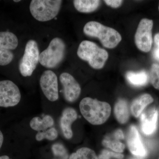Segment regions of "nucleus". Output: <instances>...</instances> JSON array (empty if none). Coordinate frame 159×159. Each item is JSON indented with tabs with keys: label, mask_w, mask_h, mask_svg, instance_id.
<instances>
[{
	"label": "nucleus",
	"mask_w": 159,
	"mask_h": 159,
	"mask_svg": "<svg viewBox=\"0 0 159 159\" xmlns=\"http://www.w3.org/2000/svg\"><path fill=\"white\" fill-rule=\"evenodd\" d=\"M82 116L93 125H101L110 116L111 107L107 102L98 101L90 97L84 98L80 103Z\"/></svg>",
	"instance_id": "obj_1"
},
{
	"label": "nucleus",
	"mask_w": 159,
	"mask_h": 159,
	"mask_svg": "<svg viewBox=\"0 0 159 159\" xmlns=\"http://www.w3.org/2000/svg\"><path fill=\"white\" fill-rule=\"evenodd\" d=\"M83 31L88 36L99 39L102 45L107 48H114L122 40L121 34L116 30L96 21L87 23Z\"/></svg>",
	"instance_id": "obj_2"
},
{
	"label": "nucleus",
	"mask_w": 159,
	"mask_h": 159,
	"mask_svg": "<svg viewBox=\"0 0 159 159\" xmlns=\"http://www.w3.org/2000/svg\"><path fill=\"white\" fill-rule=\"evenodd\" d=\"M77 54L80 59L88 61L89 65L95 69L102 68L108 57L107 51L100 48L95 43L87 40L80 43Z\"/></svg>",
	"instance_id": "obj_3"
},
{
	"label": "nucleus",
	"mask_w": 159,
	"mask_h": 159,
	"mask_svg": "<svg viewBox=\"0 0 159 159\" xmlns=\"http://www.w3.org/2000/svg\"><path fill=\"white\" fill-rule=\"evenodd\" d=\"M62 2L60 0H32L30 5V12L37 20L48 21L58 14Z\"/></svg>",
	"instance_id": "obj_4"
},
{
	"label": "nucleus",
	"mask_w": 159,
	"mask_h": 159,
	"mask_svg": "<svg viewBox=\"0 0 159 159\" xmlns=\"http://www.w3.org/2000/svg\"><path fill=\"white\" fill-rule=\"evenodd\" d=\"M66 52L63 41L56 37L51 41L48 47L40 54L39 62L47 68H54L62 61Z\"/></svg>",
	"instance_id": "obj_5"
},
{
	"label": "nucleus",
	"mask_w": 159,
	"mask_h": 159,
	"mask_svg": "<svg viewBox=\"0 0 159 159\" xmlns=\"http://www.w3.org/2000/svg\"><path fill=\"white\" fill-rule=\"evenodd\" d=\"M39 51L36 42L30 40L27 42L25 53L19 63L20 73L25 77H30L39 61Z\"/></svg>",
	"instance_id": "obj_6"
},
{
	"label": "nucleus",
	"mask_w": 159,
	"mask_h": 159,
	"mask_svg": "<svg viewBox=\"0 0 159 159\" xmlns=\"http://www.w3.org/2000/svg\"><path fill=\"white\" fill-rule=\"evenodd\" d=\"M153 21L143 19L139 23L135 35V42L137 48L144 52L151 49L152 43V31Z\"/></svg>",
	"instance_id": "obj_7"
},
{
	"label": "nucleus",
	"mask_w": 159,
	"mask_h": 159,
	"mask_svg": "<svg viewBox=\"0 0 159 159\" xmlns=\"http://www.w3.org/2000/svg\"><path fill=\"white\" fill-rule=\"evenodd\" d=\"M20 99L19 89L14 83L9 80L0 81V107L15 106Z\"/></svg>",
	"instance_id": "obj_8"
},
{
	"label": "nucleus",
	"mask_w": 159,
	"mask_h": 159,
	"mask_svg": "<svg viewBox=\"0 0 159 159\" xmlns=\"http://www.w3.org/2000/svg\"><path fill=\"white\" fill-rule=\"evenodd\" d=\"M40 86L49 100L54 102L58 99V80L57 75L53 71L47 70L43 73L40 79Z\"/></svg>",
	"instance_id": "obj_9"
},
{
	"label": "nucleus",
	"mask_w": 159,
	"mask_h": 159,
	"mask_svg": "<svg viewBox=\"0 0 159 159\" xmlns=\"http://www.w3.org/2000/svg\"><path fill=\"white\" fill-rule=\"evenodd\" d=\"M60 80L63 88L65 99L68 102H75L79 98L81 88L77 80L72 75L67 73L61 74Z\"/></svg>",
	"instance_id": "obj_10"
},
{
	"label": "nucleus",
	"mask_w": 159,
	"mask_h": 159,
	"mask_svg": "<svg viewBox=\"0 0 159 159\" xmlns=\"http://www.w3.org/2000/svg\"><path fill=\"white\" fill-rule=\"evenodd\" d=\"M127 145L133 154L140 157L147 156V151L142 143L139 131L135 126H130L127 137Z\"/></svg>",
	"instance_id": "obj_11"
},
{
	"label": "nucleus",
	"mask_w": 159,
	"mask_h": 159,
	"mask_svg": "<svg viewBox=\"0 0 159 159\" xmlns=\"http://www.w3.org/2000/svg\"><path fill=\"white\" fill-rule=\"evenodd\" d=\"M158 113L155 108L146 111L141 116V128L143 133L147 135L152 134L156 130Z\"/></svg>",
	"instance_id": "obj_12"
},
{
	"label": "nucleus",
	"mask_w": 159,
	"mask_h": 159,
	"mask_svg": "<svg viewBox=\"0 0 159 159\" xmlns=\"http://www.w3.org/2000/svg\"><path fill=\"white\" fill-rule=\"evenodd\" d=\"M76 111L72 108H66L63 111L60 119V125L63 134L66 139H70L73 136L71 125L77 119Z\"/></svg>",
	"instance_id": "obj_13"
},
{
	"label": "nucleus",
	"mask_w": 159,
	"mask_h": 159,
	"mask_svg": "<svg viewBox=\"0 0 159 159\" xmlns=\"http://www.w3.org/2000/svg\"><path fill=\"white\" fill-rule=\"evenodd\" d=\"M153 99L150 95L148 94H143L134 100L131 106V113L134 116L139 117L144 109L152 102Z\"/></svg>",
	"instance_id": "obj_14"
},
{
	"label": "nucleus",
	"mask_w": 159,
	"mask_h": 159,
	"mask_svg": "<svg viewBox=\"0 0 159 159\" xmlns=\"http://www.w3.org/2000/svg\"><path fill=\"white\" fill-rule=\"evenodd\" d=\"M18 45L16 35L9 31L0 32V48L8 50H15Z\"/></svg>",
	"instance_id": "obj_15"
},
{
	"label": "nucleus",
	"mask_w": 159,
	"mask_h": 159,
	"mask_svg": "<svg viewBox=\"0 0 159 159\" xmlns=\"http://www.w3.org/2000/svg\"><path fill=\"white\" fill-rule=\"evenodd\" d=\"M54 124V119L48 115L45 116L42 119L38 117H34L30 122L31 128L38 132L45 131L53 126Z\"/></svg>",
	"instance_id": "obj_16"
},
{
	"label": "nucleus",
	"mask_w": 159,
	"mask_h": 159,
	"mask_svg": "<svg viewBox=\"0 0 159 159\" xmlns=\"http://www.w3.org/2000/svg\"><path fill=\"white\" fill-rule=\"evenodd\" d=\"M100 1L98 0H75L74 7L77 11L83 13H89L99 7Z\"/></svg>",
	"instance_id": "obj_17"
},
{
	"label": "nucleus",
	"mask_w": 159,
	"mask_h": 159,
	"mask_svg": "<svg viewBox=\"0 0 159 159\" xmlns=\"http://www.w3.org/2000/svg\"><path fill=\"white\" fill-rule=\"evenodd\" d=\"M115 114L118 122L122 124L126 123L129 118L128 105L123 99H120L115 105Z\"/></svg>",
	"instance_id": "obj_18"
},
{
	"label": "nucleus",
	"mask_w": 159,
	"mask_h": 159,
	"mask_svg": "<svg viewBox=\"0 0 159 159\" xmlns=\"http://www.w3.org/2000/svg\"><path fill=\"white\" fill-rule=\"evenodd\" d=\"M126 79L132 85L136 86L145 85L148 81V74L144 71L139 72H128L126 74Z\"/></svg>",
	"instance_id": "obj_19"
},
{
	"label": "nucleus",
	"mask_w": 159,
	"mask_h": 159,
	"mask_svg": "<svg viewBox=\"0 0 159 159\" xmlns=\"http://www.w3.org/2000/svg\"><path fill=\"white\" fill-rule=\"evenodd\" d=\"M69 159H98L93 150L84 147L72 153Z\"/></svg>",
	"instance_id": "obj_20"
},
{
	"label": "nucleus",
	"mask_w": 159,
	"mask_h": 159,
	"mask_svg": "<svg viewBox=\"0 0 159 159\" xmlns=\"http://www.w3.org/2000/svg\"><path fill=\"white\" fill-rule=\"evenodd\" d=\"M57 136L58 133L56 129L54 128H51L44 131L39 132L35 136V139L38 141H42L44 139L53 141L57 139Z\"/></svg>",
	"instance_id": "obj_21"
},
{
	"label": "nucleus",
	"mask_w": 159,
	"mask_h": 159,
	"mask_svg": "<svg viewBox=\"0 0 159 159\" xmlns=\"http://www.w3.org/2000/svg\"><path fill=\"white\" fill-rule=\"evenodd\" d=\"M149 79L154 87L159 90V66L158 65L153 64L151 66Z\"/></svg>",
	"instance_id": "obj_22"
},
{
	"label": "nucleus",
	"mask_w": 159,
	"mask_h": 159,
	"mask_svg": "<svg viewBox=\"0 0 159 159\" xmlns=\"http://www.w3.org/2000/svg\"><path fill=\"white\" fill-rule=\"evenodd\" d=\"M102 144L104 146L111 148L117 153L123 152L125 148V145L124 144L117 140L111 141L108 139H105L102 142Z\"/></svg>",
	"instance_id": "obj_23"
},
{
	"label": "nucleus",
	"mask_w": 159,
	"mask_h": 159,
	"mask_svg": "<svg viewBox=\"0 0 159 159\" xmlns=\"http://www.w3.org/2000/svg\"><path fill=\"white\" fill-rule=\"evenodd\" d=\"M14 58V54L10 50L0 48V66L8 65Z\"/></svg>",
	"instance_id": "obj_24"
},
{
	"label": "nucleus",
	"mask_w": 159,
	"mask_h": 159,
	"mask_svg": "<svg viewBox=\"0 0 159 159\" xmlns=\"http://www.w3.org/2000/svg\"><path fill=\"white\" fill-rule=\"evenodd\" d=\"M52 152L55 156L62 157L67 158L68 154L66 149L62 144L56 143L52 147Z\"/></svg>",
	"instance_id": "obj_25"
},
{
	"label": "nucleus",
	"mask_w": 159,
	"mask_h": 159,
	"mask_svg": "<svg viewBox=\"0 0 159 159\" xmlns=\"http://www.w3.org/2000/svg\"><path fill=\"white\" fill-rule=\"evenodd\" d=\"M101 153L108 157L109 158H110L111 157H115L118 159H122L123 158V155L122 154L117 153V152L116 153V152L109 151L108 150H103Z\"/></svg>",
	"instance_id": "obj_26"
},
{
	"label": "nucleus",
	"mask_w": 159,
	"mask_h": 159,
	"mask_svg": "<svg viewBox=\"0 0 159 159\" xmlns=\"http://www.w3.org/2000/svg\"><path fill=\"white\" fill-rule=\"evenodd\" d=\"M104 2L107 6H111L114 8H117L122 5V1L120 0H106Z\"/></svg>",
	"instance_id": "obj_27"
},
{
	"label": "nucleus",
	"mask_w": 159,
	"mask_h": 159,
	"mask_svg": "<svg viewBox=\"0 0 159 159\" xmlns=\"http://www.w3.org/2000/svg\"><path fill=\"white\" fill-rule=\"evenodd\" d=\"M114 136L117 140L123 139L124 138V134H123V132L121 129H118V130L116 131V132L114 134Z\"/></svg>",
	"instance_id": "obj_28"
},
{
	"label": "nucleus",
	"mask_w": 159,
	"mask_h": 159,
	"mask_svg": "<svg viewBox=\"0 0 159 159\" xmlns=\"http://www.w3.org/2000/svg\"><path fill=\"white\" fill-rule=\"evenodd\" d=\"M153 56L156 59L159 61V48H157L153 52Z\"/></svg>",
	"instance_id": "obj_29"
},
{
	"label": "nucleus",
	"mask_w": 159,
	"mask_h": 159,
	"mask_svg": "<svg viewBox=\"0 0 159 159\" xmlns=\"http://www.w3.org/2000/svg\"><path fill=\"white\" fill-rule=\"evenodd\" d=\"M154 42L157 48H159V33H157L154 37Z\"/></svg>",
	"instance_id": "obj_30"
},
{
	"label": "nucleus",
	"mask_w": 159,
	"mask_h": 159,
	"mask_svg": "<svg viewBox=\"0 0 159 159\" xmlns=\"http://www.w3.org/2000/svg\"><path fill=\"white\" fill-rule=\"evenodd\" d=\"M3 141H4V136L2 132L0 130V149L3 145Z\"/></svg>",
	"instance_id": "obj_31"
},
{
	"label": "nucleus",
	"mask_w": 159,
	"mask_h": 159,
	"mask_svg": "<svg viewBox=\"0 0 159 159\" xmlns=\"http://www.w3.org/2000/svg\"><path fill=\"white\" fill-rule=\"evenodd\" d=\"M110 158L102 154L101 153L100 155L99 156V159H109Z\"/></svg>",
	"instance_id": "obj_32"
},
{
	"label": "nucleus",
	"mask_w": 159,
	"mask_h": 159,
	"mask_svg": "<svg viewBox=\"0 0 159 159\" xmlns=\"http://www.w3.org/2000/svg\"><path fill=\"white\" fill-rule=\"evenodd\" d=\"M0 159H10L9 157L8 156L4 155L0 157Z\"/></svg>",
	"instance_id": "obj_33"
},
{
	"label": "nucleus",
	"mask_w": 159,
	"mask_h": 159,
	"mask_svg": "<svg viewBox=\"0 0 159 159\" xmlns=\"http://www.w3.org/2000/svg\"><path fill=\"white\" fill-rule=\"evenodd\" d=\"M14 2H20V0H19V1H15V0H14Z\"/></svg>",
	"instance_id": "obj_34"
},
{
	"label": "nucleus",
	"mask_w": 159,
	"mask_h": 159,
	"mask_svg": "<svg viewBox=\"0 0 159 159\" xmlns=\"http://www.w3.org/2000/svg\"><path fill=\"white\" fill-rule=\"evenodd\" d=\"M139 159L136 158H132V159Z\"/></svg>",
	"instance_id": "obj_35"
},
{
	"label": "nucleus",
	"mask_w": 159,
	"mask_h": 159,
	"mask_svg": "<svg viewBox=\"0 0 159 159\" xmlns=\"http://www.w3.org/2000/svg\"></svg>",
	"instance_id": "obj_36"
}]
</instances>
